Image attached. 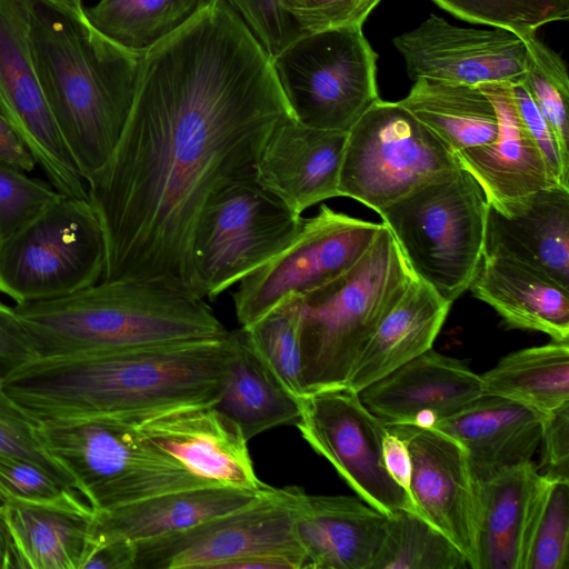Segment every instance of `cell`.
<instances>
[{
  "label": "cell",
  "instance_id": "f546056e",
  "mask_svg": "<svg viewBox=\"0 0 569 569\" xmlns=\"http://www.w3.org/2000/svg\"><path fill=\"white\" fill-rule=\"evenodd\" d=\"M399 103L453 154L493 142L499 131L495 106L479 86L419 78Z\"/></svg>",
  "mask_w": 569,
  "mask_h": 569
},
{
  "label": "cell",
  "instance_id": "e0dca14e",
  "mask_svg": "<svg viewBox=\"0 0 569 569\" xmlns=\"http://www.w3.org/2000/svg\"><path fill=\"white\" fill-rule=\"evenodd\" d=\"M392 43L412 82L427 78L481 86L515 83L523 76L525 41L505 29L459 27L430 14Z\"/></svg>",
  "mask_w": 569,
  "mask_h": 569
},
{
  "label": "cell",
  "instance_id": "6da1fadb",
  "mask_svg": "<svg viewBox=\"0 0 569 569\" xmlns=\"http://www.w3.org/2000/svg\"><path fill=\"white\" fill-rule=\"evenodd\" d=\"M290 118L268 53L224 0H207L143 54L117 147L86 183L106 242L101 280L190 287L202 209L223 187L256 177L267 139Z\"/></svg>",
  "mask_w": 569,
  "mask_h": 569
},
{
  "label": "cell",
  "instance_id": "8992f818",
  "mask_svg": "<svg viewBox=\"0 0 569 569\" xmlns=\"http://www.w3.org/2000/svg\"><path fill=\"white\" fill-rule=\"evenodd\" d=\"M38 437L94 511L174 490L217 485L144 441L128 419L41 421Z\"/></svg>",
  "mask_w": 569,
  "mask_h": 569
},
{
  "label": "cell",
  "instance_id": "7bdbcfd3",
  "mask_svg": "<svg viewBox=\"0 0 569 569\" xmlns=\"http://www.w3.org/2000/svg\"><path fill=\"white\" fill-rule=\"evenodd\" d=\"M69 488L37 465L24 459L0 455V502H51Z\"/></svg>",
  "mask_w": 569,
  "mask_h": 569
},
{
  "label": "cell",
  "instance_id": "ffe728a7",
  "mask_svg": "<svg viewBox=\"0 0 569 569\" xmlns=\"http://www.w3.org/2000/svg\"><path fill=\"white\" fill-rule=\"evenodd\" d=\"M347 131L306 126L296 118L279 123L256 166V180L298 214L340 197L339 179Z\"/></svg>",
  "mask_w": 569,
  "mask_h": 569
},
{
  "label": "cell",
  "instance_id": "7a4b0ae2",
  "mask_svg": "<svg viewBox=\"0 0 569 569\" xmlns=\"http://www.w3.org/2000/svg\"><path fill=\"white\" fill-rule=\"evenodd\" d=\"M231 349L228 331L211 339L36 358L8 377L2 389L40 421L138 420L213 406L224 386Z\"/></svg>",
  "mask_w": 569,
  "mask_h": 569
},
{
  "label": "cell",
  "instance_id": "cb8c5ba5",
  "mask_svg": "<svg viewBox=\"0 0 569 569\" xmlns=\"http://www.w3.org/2000/svg\"><path fill=\"white\" fill-rule=\"evenodd\" d=\"M469 290L506 328L569 340V289L547 273L508 256L483 253Z\"/></svg>",
  "mask_w": 569,
  "mask_h": 569
},
{
  "label": "cell",
  "instance_id": "836d02e7",
  "mask_svg": "<svg viewBox=\"0 0 569 569\" xmlns=\"http://www.w3.org/2000/svg\"><path fill=\"white\" fill-rule=\"evenodd\" d=\"M468 561L438 529L417 513L388 516L382 542L370 569H465Z\"/></svg>",
  "mask_w": 569,
  "mask_h": 569
},
{
  "label": "cell",
  "instance_id": "2e32d148",
  "mask_svg": "<svg viewBox=\"0 0 569 569\" xmlns=\"http://www.w3.org/2000/svg\"><path fill=\"white\" fill-rule=\"evenodd\" d=\"M410 451V497L418 516L445 535L476 569L480 481L463 447L430 427H388Z\"/></svg>",
  "mask_w": 569,
  "mask_h": 569
},
{
  "label": "cell",
  "instance_id": "f35d334b",
  "mask_svg": "<svg viewBox=\"0 0 569 569\" xmlns=\"http://www.w3.org/2000/svg\"><path fill=\"white\" fill-rule=\"evenodd\" d=\"M41 421L10 398L0 386V455L30 461L74 489L68 472L43 448L38 428Z\"/></svg>",
  "mask_w": 569,
  "mask_h": 569
},
{
  "label": "cell",
  "instance_id": "1f68e13d",
  "mask_svg": "<svg viewBox=\"0 0 569 569\" xmlns=\"http://www.w3.org/2000/svg\"><path fill=\"white\" fill-rule=\"evenodd\" d=\"M480 377L486 395L551 415L569 403V340L513 351Z\"/></svg>",
  "mask_w": 569,
  "mask_h": 569
},
{
  "label": "cell",
  "instance_id": "f907efd6",
  "mask_svg": "<svg viewBox=\"0 0 569 569\" xmlns=\"http://www.w3.org/2000/svg\"><path fill=\"white\" fill-rule=\"evenodd\" d=\"M0 569H30L14 537L3 503L0 505Z\"/></svg>",
  "mask_w": 569,
  "mask_h": 569
},
{
  "label": "cell",
  "instance_id": "d6986e66",
  "mask_svg": "<svg viewBox=\"0 0 569 569\" xmlns=\"http://www.w3.org/2000/svg\"><path fill=\"white\" fill-rule=\"evenodd\" d=\"M480 375L432 348L363 388L365 406L387 427H432L485 396Z\"/></svg>",
  "mask_w": 569,
  "mask_h": 569
},
{
  "label": "cell",
  "instance_id": "ab89813d",
  "mask_svg": "<svg viewBox=\"0 0 569 569\" xmlns=\"http://www.w3.org/2000/svg\"><path fill=\"white\" fill-rule=\"evenodd\" d=\"M62 194L26 171L0 163V241L17 232Z\"/></svg>",
  "mask_w": 569,
  "mask_h": 569
},
{
  "label": "cell",
  "instance_id": "3957f363",
  "mask_svg": "<svg viewBox=\"0 0 569 569\" xmlns=\"http://www.w3.org/2000/svg\"><path fill=\"white\" fill-rule=\"evenodd\" d=\"M31 48L50 111L87 183L109 161L121 137L143 54L37 0Z\"/></svg>",
  "mask_w": 569,
  "mask_h": 569
},
{
  "label": "cell",
  "instance_id": "60d3db41",
  "mask_svg": "<svg viewBox=\"0 0 569 569\" xmlns=\"http://www.w3.org/2000/svg\"><path fill=\"white\" fill-rule=\"evenodd\" d=\"M249 28L270 59L303 33L283 9L281 0H224Z\"/></svg>",
  "mask_w": 569,
  "mask_h": 569
},
{
  "label": "cell",
  "instance_id": "c3c4849f",
  "mask_svg": "<svg viewBox=\"0 0 569 569\" xmlns=\"http://www.w3.org/2000/svg\"><path fill=\"white\" fill-rule=\"evenodd\" d=\"M134 560V543L113 540L94 545L82 569H133Z\"/></svg>",
  "mask_w": 569,
  "mask_h": 569
},
{
  "label": "cell",
  "instance_id": "5bb4252c",
  "mask_svg": "<svg viewBox=\"0 0 569 569\" xmlns=\"http://www.w3.org/2000/svg\"><path fill=\"white\" fill-rule=\"evenodd\" d=\"M296 426L367 505L386 516L398 510L418 515L385 467L382 441L388 427L365 406L359 392L343 387L305 395Z\"/></svg>",
  "mask_w": 569,
  "mask_h": 569
},
{
  "label": "cell",
  "instance_id": "9a60e30c",
  "mask_svg": "<svg viewBox=\"0 0 569 569\" xmlns=\"http://www.w3.org/2000/svg\"><path fill=\"white\" fill-rule=\"evenodd\" d=\"M34 0H0V113L61 194L88 199L86 182L43 94L32 56Z\"/></svg>",
  "mask_w": 569,
  "mask_h": 569
},
{
  "label": "cell",
  "instance_id": "d590c367",
  "mask_svg": "<svg viewBox=\"0 0 569 569\" xmlns=\"http://www.w3.org/2000/svg\"><path fill=\"white\" fill-rule=\"evenodd\" d=\"M240 329L248 345L282 387L296 398H302L296 303L290 300Z\"/></svg>",
  "mask_w": 569,
  "mask_h": 569
},
{
  "label": "cell",
  "instance_id": "b9f144b4",
  "mask_svg": "<svg viewBox=\"0 0 569 569\" xmlns=\"http://www.w3.org/2000/svg\"><path fill=\"white\" fill-rule=\"evenodd\" d=\"M380 1L281 0V4L306 34L343 27H362Z\"/></svg>",
  "mask_w": 569,
  "mask_h": 569
},
{
  "label": "cell",
  "instance_id": "52a82bcc",
  "mask_svg": "<svg viewBox=\"0 0 569 569\" xmlns=\"http://www.w3.org/2000/svg\"><path fill=\"white\" fill-rule=\"evenodd\" d=\"M379 216L418 279L450 303L469 289L483 258L488 201L468 171L416 189Z\"/></svg>",
  "mask_w": 569,
  "mask_h": 569
},
{
  "label": "cell",
  "instance_id": "44dd1931",
  "mask_svg": "<svg viewBox=\"0 0 569 569\" xmlns=\"http://www.w3.org/2000/svg\"><path fill=\"white\" fill-rule=\"evenodd\" d=\"M483 253L511 257L569 289V189L488 204Z\"/></svg>",
  "mask_w": 569,
  "mask_h": 569
},
{
  "label": "cell",
  "instance_id": "d6a6232c",
  "mask_svg": "<svg viewBox=\"0 0 569 569\" xmlns=\"http://www.w3.org/2000/svg\"><path fill=\"white\" fill-rule=\"evenodd\" d=\"M207 0H99L86 17L117 46L144 54L190 22Z\"/></svg>",
  "mask_w": 569,
  "mask_h": 569
},
{
  "label": "cell",
  "instance_id": "f6af8a7d",
  "mask_svg": "<svg viewBox=\"0 0 569 569\" xmlns=\"http://www.w3.org/2000/svg\"><path fill=\"white\" fill-rule=\"evenodd\" d=\"M538 449L542 475L569 479V403L545 418Z\"/></svg>",
  "mask_w": 569,
  "mask_h": 569
},
{
  "label": "cell",
  "instance_id": "7dc6e473",
  "mask_svg": "<svg viewBox=\"0 0 569 569\" xmlns=\"http://www.w3.org/2000/svg\"><path fill=\"white\" fill-rule=\"evenodd\" d=\"M382 458L389 476L410 497L412 475L410 451L406 441L389 428L382 441Z\"/></svg>",
  "mask_w": 569,
  "mask_h": 569
},
{
  "label": "cell",
  "instance_id": "ba28073f",
  "mask_svg": "<svg viewBox=\"0 0 569 569\" xmlns=\"http://www.w3.org/2000/svg\"><path fill=\"white\" fill-rule=\"evenodd\" d=\"M303 221L256 177L223 187L207 202L193 231L191 289L214 300L290 246Z\"/></svg>",
  "mask_w": 569,
  "mask_h": 569
},
{
  "label": "cell",
  "instance_id": "4fadbf2b",
  "mask_svg": "<svg viewBox=\"0 0 569 569\" xmlns=\"http://www.w3.org/2000/svg\"><path fill=\"white\" fill-rule=\"evenodd\" d=\"M382 226L321 204L317 214L305 218L290 246L239 282L232 298L240 327L345 274L368 252Z\"/></svg>",
  "mask_w": 569,
  "mask_h": 569
},
{
  "label": "cell",
  "instance_id": "4316f807",
  "mask_svg": "<svg viewBox=\"0 0 569 569\" xmlns=\"http://www.w3.org/2000/svg\"><path fill=\"white\" fill-rule=\"evenodd\" d=\"M266 488L250 491L209 485L157 495L108 511H94L91 540L93 546L113 540L137 543L166 536L239 509Z\"/></svg>",
  "mask_w": 569,
  "mask_h": 569
},
{
  "label": "cell",
  "instance_id": "e575fe53",
  "mask_svg": "<svg viewBox=\"0 0 569 569\" xmlns=\"http://www.w3.org/2000/svg\"><path fill=\"white\" fill-rule=\"evenodd\" d=\"M522 82L548 122L561 158L569 167V77L563 59L537 36L523 39Z\"/></svg>",
  "mask_w": 569,
  "mask_h": 569
},
{
  "label": "cell",
  "instance_id": "bcb514c9",
  "mask_svg": "<svg viewBox=\"0 0 569 569\" xmlns=\"http://www.w3.org/2000/svg\"><path fill=\"white\" fill-rule=\"evenodd\" d=\"M36 358L32 340L14 307L0 300V386Z\"/></svg>",
  "mask_w": 569,
  "mask_h": 569
},
{
  "label": "cell",
  "instance_id": "8fae6325",
  "mask_svg": "<svg viewBox=\"0 0 569 569\" xmlns=\"http://www.w3.org/2000/svg\"><path fill=\"white\" fill-rule=\"evenodd\" d=\"M271 63L295 118L309 127L348 132L380 99L362 27L302 34Z\"/></svg>",
  "mask_w": 569,
  "mask_h": 569
},
{
  "label": "cell",
  "instance_id": "30bf717a",
  "mask_svg": "<svg viewBox=\"0 0 569 569\" xmlns=\"http://www.w3.org/2000/svg\"><path fill=\"white\" fill-rule=\"evenodd\" d=\"M460 168L456 156L399 101L379 99L347 133L339 193L379 213Z\"/></svg>",
  "mask_w": 569,
  "mask_h": 569
},
{
  "label": "cell",
  "instance_id": "7402d4cb",
  "mask_svg": "<svg viewBox=\"0 0 569 569\" xmlns=\"http://www.w3.org/2000/svg\"><path fill=\"white\" fill-rule=\"evenodd\" d=\"M388 516L359 497L315 496L301 490L296 530L305 569H370Z\"/></svg>",
  "mask_w": 569,
  "mask_h": 569
},
{
  "label": "cell",
  "instance_id": "7c38bea8",
  "mask_svg": "<svg viewBox=\"0 0 569 569\" xmlns=\"http://www.w3.org/2000/svg\"><path fill=\"white\" fill-rule=\"evenodd\" d=\"M302 488L266 490L250 503L198 525L134 543L133 569H229L253 557L278 558L305 569L296 530Z\"/></svg>",
  "mask_w": 569,
  "mask_h": 569
},
{
  "label": "cell",
  "instance_id": "9c48e42d",
  "mask_svg": "<svg viewBox=\"0 0 569 569\" xmlns=\"http://www.w3.org/2000/svg\"><path fill=\"white\" fill-rule=\"evenodd\" d=\"M106 242L87 199L62 194L0 241V293L16 303L74 293L102 279Z\"/></svg>",
  "mask_w": 569,
  "mask_h": 569
},
{
  "label": "cell",
  "instance_id": "ac0fdd59",
  "mask_svg": "<svg viewBox=\"0 0 569 569\" xmlns=\"http://www.w3.org/2000/svg\"><path fill=\"white\" fill-rule=\"evenodd\" d=\"M139 436L194 475L217 485L262 491L248 440L214 406L172 409L131 420Z\"/></svg>",
  "mask_w": 569,
  "mask_h": 569
},
{
  "label": "cell",
  "instance_id": "ee69618b",
  "mask_svg": "<svg viewBox=\"0 0 569 569\" xmlns=\"http://www.w3.org/2000/svg\"><path fill=\"white\" fill-rule=\"evenodd\" d=\"M519 117L537 146L555 184L569 189V167L565 164L555 136L522 79L511 83Z\"/></svg>",
  "mask_w": 569,
  "mask_h": 569
},
{
  "label": "cell",
  "instance_id": "4dcf8cb0",
  "mask_svg": "<svg viewBox=\"0 0 569 569\" xmlns=\"http://www.w3.org/2000/svg\"><path fill=\"white\" fill-rule=\"evenodd\" d=\"M213 406L239 427L248 441L278 426H296L300 417V399L276 379L240 328L232 331L227 378Z\"/></svg>",
  "mask_w": 569,
  "mask_h": 569
},
{
  "label": "cell",
  "instance_id": "484cf974",
  "mask_svg": "<svg viewBox=\"0 0 569 569\" xmlns=\"http://www.w3.org/2000/svg\"><path fill=\"white\" fill-rule=\"evenodd\" d=\"M545 482L532 461L480 481L476 569H525Z\"/></svg>",
  "mask_w": 569,
  "mask_h": 569
},
{
  "label": "cell",
  "instance_id": "816d5d0a",
  "mask_svg": "<svg viewBox=\"0 0 569 569\" xmlns=\"http://www.w3.org/2000/svg\"><path fill=\"white\" fill-rule=\"evenodd\" d=\"M54 10L82 22H89L82 0H37Z\"/></svg>",
  "mask_w": 569,
  "mask_h": 569
},
{
  "label": "cell",
  "instance_id": "83f0119b",
  "mask_svg": "<svg viewBox=\"0 0 569 569\" xmlns=\"http://www.w3.org/2000/svg\"><path fill=\"white\" fill-rule=\"evenodd\" d=\"M451 305L416 277L361 350L345 387L360 392L431 349Z\"/></svg>",
  "mask_w": 569,
  "mask_h": 569
},
{
  "label": "cell",
  "instance_id": "8d00e7d4",
  "mask_svg": "<svg viewBox=\"0 0 569 569\" xmlns=\"http://www.w3.org/2000/svg\"><path fill=\"white\" fill-rule=\"evenodd\" d=\"M470 23L508 30L525 39L569 18V0H431Z\"/></svg>",
  "mask_w": 569,
  "mask_h": 569
},
{
  "label": "cell",
  "instance_id": "f1b7e54d",
  "mask_svg": "<svg viewBox=\"0 0 569 569\" xmlns=\"http://www.w3.org/2000/svg\"><path fill=\"white\" fill-rule=\"evenodd\" d=\"M10 526L30 569H82L93 543L94 510L69 490L51 502L10 501Z\"/></svg>",
  "mask_w": 569,
  "mask_h": 569
},
{
  "label": "cell",
  "instance_id": "277c9868",
  "mask_svg": "<svg viewBox=\"0 0 569 569\" xmlns=\"http://www.w3.org/2000/svg\"><path fill=\"white\" fill-rule=\"evenodd\" d=\"M37 358L222 337L206 299L167 278L99 282L49 300L16 303Z\"/></svg>",
  "mask_w": 569,
  "mask_h": 569
},
{
  "label": "cell",
  "instance_id": "74e56055",
  "mask_svg": "<svg viewBox=\"0 0 569 569\" xmlns=\"http://www.w3.org/2000/svg\"><path fill=\"white\" fill-rule=\"evenodd\" d=\"M569 568V479L546 476L525 569Z\"/></svg>",
  "mask_w": 569,
  "mask_h": 569
},
{
  "label": "cell",
  "instance_id": "603a6c76",
  "mask_svg": "<svg viewBox=\"0 0 569 569\" xmlns=\"http://www.w3.org/2000/svg\"><path fill=\"white\" fill-rule=\"evenodd\" d=\"M498 114L493 142L455 153L460 167L482 188L488 204H499L557 186L527 132L516 107L511 83L479 86Z\"/></svg>",
  "mask_w": 569,
  "mask_h": 569
},
{
  "label": "cell",
  "instance_id": "5b68a950",
  "mask_svg": "<svg viewBox=\"0 0 569 569\" xmlns=\"http://www.w3.org/2000/svg\"><path fill=\"white\" fill-rule=\"evenodd\" d=\"M416 278L391 231L345 274L292 299L305 395L343 388L361 350Z\"/></svg>",
  "mask_w": 569,
  "mask_h": 569
},
{
  "label": "cell",
  "instance_id": "d4e9b609",
  "mask_svg": "<svg viewBox=\"0 0 569 569\" xmlns=\"http://www.w3.org/2000/svg\"><path fill=\"white\" fill-rule=\"evenodd\" d=\"M547 416L510 399L485 395L430 428L463 447L476 477L482 481L502 469L532 461Z\"/></svg>",
  "mask_w": 569,
  "mask_h": 569
},
{
  "label": "cell",
  "instance_id": "681fc988",
  "mask_svg": "<svg viewBox=\"0 0 569 569\" xmlns=\"http://www.w3.org/2000/svg\"><path fill=\"white\" fill-rule=\"evenodd\" d=\"M0 163L12 166L26 172L33 170L37 162L9 122L0 113Z\"/></svg>",
  "mask_w": 569,
  "mask_h": 569
}]
</instances>
